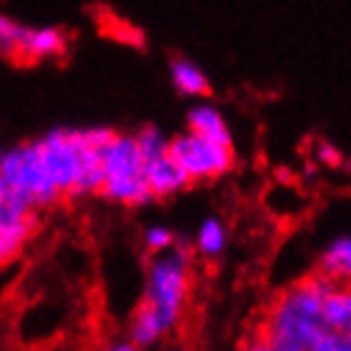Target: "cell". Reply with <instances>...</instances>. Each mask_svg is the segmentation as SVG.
Wrapping results in <instances>:
<instances>
[{
  "instance_id": "obj_16",
  "label": "cell",
  "mask_w": 351,
  "mask_h": 351,
  "mask_svg": "<svg viewBox=\"0 0 351 351\" xmlns=\"http://www.w3.org/2000/svg\"><path fill=\"white\" fill-rule=\"evenodd\" d=\"M308 351H351V339L337 335V332H328L308 349Z\"/></svg>"
},
{
  "instance_id": "obj_21",
  "label": "cell",
  "mask_w": 351,
  "mask_h": 351,
  "mask_svg": "<svg viewBox=\"0 0 351 351\" xmlns=\"http://www.w3.org/2000/svg\"><path fill=\"white\" fill-rule=\"evenodd\" d=\"M7 194H9V185H7V181L3 179V175H0V202H3V200L7 198Z\"/></svg>"
},
{
  "instance_id": "obj_4",
  "label": "cell",
  "mask_w": 351,
  "mask_h": 351,
  "mask_svg": "<svg viewBox=\"0 0 351 351\" xmlns=\"http://www.w3.org/2000/svg\"><path fill=\"white\" fill-rule=\"evenodd\" d=\"M0 175L7 181L9 192L28 202L34 211L49 209L64 198L40 160L36 141L5 149L3 162H0Z\"/></svg>"
},
{
  "instance_id": "obj_3",
  "label": "cell",
  "mask_w": 351,
  "mask_h": 351,
  "mask_svg": "<svg viewBox=\"0 0 351 351\" xmlns=\"http://www.w3.org/2000/svg\"><path fill=\"white\" fill-rule=\"evenodd\" d=\"M102 181L100 194L111 202L126 206H143L154 200L147 179L145 160H143L134 134H113V138L102 147Z\"/></svg>"
},
{
  "instance_id": "obj_22",
  "label": "cell",
  "mask_w": 351,
  "mask_h": 351,
  "mask_svg": "<svg viewBox=\"0 0 351 351\" xmlns=\"http://www.w3.org/2000/svg\"><path fill=\"white\" fill-rule=\"evenodd\" d=\"M3 156H5V149H0V162H3Z\"/></svg>"
},
{
  "instance_id": "obj_6",
  "label": "cell",
  "mask_w": 351,
  "mask_h": 351,
  "mask_svg": "<svg viewBox=\"0 0 351 351\" xmlns=\"http://www.w3.org/2000/svg\"><path fill=\"white\" fill-rule=\"evenodd\" d=\"M66 34L58 28H28L19 24L9 56L22 62H36L66 53Z\"/></svg>"
},
{
  "instance_id": "obj_23",
  "label": "cell",
  "mask_w": 351,
  "mask_h": 351,
  "mask_svg": "<svg viewBox=\"0 0 351 351\" xmlns=\"http://www.w3.org/2000/svg\"><path fill=\"white\" fill-rule=\"evenodd\" d=\"M349 285H351V279H349Z\"/></svg>"
},
{
  "instance_id": "obj_18",
  "label": "cell",
  "mask_w": 351,
  "mask_h": 351,
  "mask_svg": "<svg viewBox=\"0 0 351 351\" xmlns=\"http://www.w3.org/2000/svg\"><path fill=\"white\" fill-rule=\"evenodd\" d=\"M102 351H143V347H138L130 339H115L102 347Z\"/></svg>"
},
{
  "instance_id": "obj_8",
  "label": "cell",
  "mask_w": 351,
  "mask_h": 351,
  "mask_svg": "<svg viewBox=\"0 0 351 351\" xmlns=\"http://www.w3.org/2000/svg\"><path fill=\"white\" fill-rule=\"evenodd\" d=\"M38 228V215L36 211H30L17 219H11L0 230V266L13 262L19 254L24 252L26 243L32 239V234Z\"/></svg>"
},
{
  "instance_id": "obj_19",
  "label": "cell",
  "mask_w": 351,
  "mask_h": 351,
  "mask_svg": "<svg viewBox=\"0 0 351 351\" xmlns=\"http://www.w3.org/2000/svg\"><path fill=\"white\" fill-rule=\"evenodd\" d=\"M245 351H271V347H268V343L262 337H258V339H254L250 345H247Z\"/></svg>"
},
{
  "instance_id": "obj_5",
  "label": "cell",
  "mask_w": 351,
  "mask_h": 351,
  "mask_svg": "<svg viewBox=\"0 0 351 351\" xmlns=\"http://www.w3.org/2000/svg\"><path fill=\"white\" fill-rule=\"evenodd\" d=\"M169 154L179 162V167L190 181H211L226 175L234 164L232 145L198 136L194 132L179 134L171 141Z\"/></svg>"
},
{
  "instance_id": "obj_2",
  "label": "cell",
  "mask_w": 351,
  "mask_h": 351,
  "mask_svg": "<svg viewBox=\"0 0 351 351\" xmlns=\"http://www.w3.org/2000/svg\"><path fill=\"white\" fill-rule=\"evenodd\" d=\"M337 283L328 275L317 273L283 290L268 306L260 337L266 343H290L311 349L328 332L324 300Z\"/></svg>"
},
{
  "instance_id": "obj_13",
  "label": "cell",
  "mask_w": 351,
  "mask_h": 351,
  "mask_svg": "<svg viewBox=\"0 0 351 351\" xmlns=\"http://www.w3.org/2000/svg\"><path fill=\"white\" fill-rule=\"evenodd\" d=\"M228 243V232L226 226L217 217H209L200 223L196 232V252L202 258H219Z\"/></svg>"
},
{
  "instance_id": "obj_1",
  "label": "cell",
  "mask_w": 351,
  "mask_h": 351,
  "mask_svg": "<svg viewBox=\"0 0 351 351\" xmlns=\"http://www.w3.org/2000/svg\"><path fill=\"white\" fill-rule=\"evenodd\" d=\"M192 285V252L177 241L171 250L152 256L141 304L128 326V337L147 349L179 326Z\"/></svg>"
},
{
  "instance_id": "obj_20",
  "label": "cell",
  "mask_w": 351,
  "mask_h": 351,
  "mask_svg": "<svg viewBox=\"0 0 351 351\" xmlns=\"http://www.w3.org/2000/svg\"><path fill=\"white\" fill-rule=\"evenodd\" d=\"M7 221H11V217H9V213H7V209H5V204L0 202V230L5 228V223Z\"/></svg>"
},
{
  "instance_id": "obj_15",
  "label": "cell",
  "mask_w": 351,
  "mask_h": 351,
  "mask_svg": "<svg viewBox=\"0 0 351 351\" xmlns=\"http://www.w3.org/2000/svg\"><path fill=\"white\" fill-rule=\"evenodd\" d=\"M175 243H177V237L167 226H149L145 234H143V245H145V250L152 256L171 250Z\"/></svg>"
},
{
  "instance_id": "obj_14",
  "label": "cell",
  "mask_w": 351,
  "mask_h": 351,
  "mask_svg": "<svg viewBox=\"0 0 351 351\" xmlns=\"http://www.w3.org/2000/svg\"><path fill=\"white\" fill-rule=\"evenodd\" d=\"M134 141H136V147H138V152L145 162L169 154V147H171V141L167 138V134H164L162 130H158L156 126L141 128L134 134Z\"/></svg>"
},
{
  "instance_id": "obj_7",
  "label": "cell",
  "mask_w": 351,
  "mask_h": 351,
  "mask_svg": "<svg viewBox=\"0 0 351 351\" xmlns=\"http://www.w3.org/2000/svg\"><path fill=\"white\" fill-rule=\"evenodd\" d=\"M145 179L154 198H171L192 185L190 177L171 154L145 162Z\"/></svg>"
},
{
  "instance_id": "obj_10",
  "label": "cell",
  "mask_w": 351,
  "mask_h": 351,
  "mask_svg": "<svg viewBox=\"0 0 351 351\" xmlns=\"http://www.w3.org/2000/svg\"><path fill=\"white\" fill-rule=\"evenodd\" d=\"M324 322L330 332L351 339V285L335 287L324 300Z\"/></svg>"
},
{
  "instance_id": "obj_11",
  "label": "cell",
  "mask_w": 351,
  "mask_h": 351,
  "mask_svg": "<svg viewBox=\"0 0 351 351\" xmlns=\"http://www.w3.org/2000/svg\"><path fill=\"white\" fill-rule=\"evenodd\" d=\"M171 79L175 88L185 96H206L211 92L209 77L192 60L175 58L171 62Z\"/></svg>"
},
{
  "instance_id": "obj_12",
  "label": "cell",
  "mask_w": 351,
  "mask_h": 351,
  "mask_svg": "<svg viewBox=\"0 0 351 351\" xmlns=\"http://www.w3.org/2000/svg\"><path fill=\"white\" fill-rule=\"evenodd\" d=\"M319 273L335 281L351 279V239H339L328 247L319 260Z\"/></svg>"
},
{
  "instance_id": "obj_9",
  "label": "cell",
  "mask_w": 351,
  "mask_h": 351,
  "mask_svg": "<svg viewBox=\"0 0 351 351\" xmlns=\"http://www.w3.org/2000/svg\"><path fill=\"white\" fill-rule=\"evenodd\" d=\"M190 132L204 136L209 141L221 143V145H232V134L223 115L211 105H198L188 113Z\"/></svg>"
},
{
  "instance_id": "obj_17",
  "label": "cell",
  "mask_w": 351,
  "mask_h": 351,
  "mask_svg": "<svg viewBox=\"0 0 351 351\" xmlns=\"http://www.w3.org/2000/svg\"><path fill=\"white\" fill-rule=\"evenodd\" d=\"M317 158H319L324 164H328V167H335V164L341 162L339 149H337L335 145H330V143H322L319 149H317Z\"/></svg>"
}]
</instances>
